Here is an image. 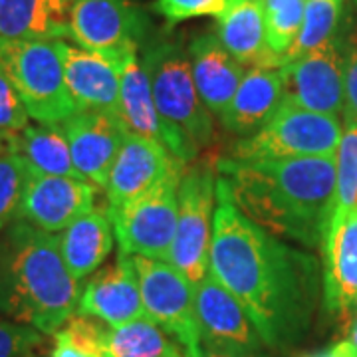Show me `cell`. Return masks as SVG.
I'll return each instance as SVG.
<instances>
[{"label":"cell","instance_id":"obj_1","mask_svg":"<svg viewBox=\"0 0 357 357\" xmlns=\"http://www.w3.org/2000/svg\"><path fill=\"white\" fill-rule=\"evenodd\" d=\"M213 274L244 307L264 345L288 347L306 332L318 292V262L244 215L229 178L217 177Z\"/></svg>","mask_w":357,"mask_h":357},{"label":"cell","instance_id":"obj_2","mask_svg":"<svg viewBox=\"0 0 357 357\" xmlns=\"http://www.w3.org/2000/svg\"><path fill=\"white\" fill-rule=\"evenodd\" d=\"M250 220L274 236L306 246L324 243L335 211V155L296 159H232L217 163Z\"/></svg>","mask_w":357,"mask_h":357},{"label":"cell","instance_id":"obj_3","mask_svg":"<svg viewBox=\"0 0 357 357\" xmlns=\"http://www.w3.org/2000/svg\"><path fill=\"white\" fill-rule=\"evenodd\" d=\"M60 238L14 218L0 232V316L54 335L79 306Z\"/></svg>","mask_w":357,"mask_h":357},{"label":"cell","instance_id":"obj_4","mask_svg":"<svg viewBox=\"0 0 357 357\" xmlns=\"http://www.w3.org/2000/svg\"><path fill=\"white\" fill-rule=\"evenodd\" d=\"M141 64L161 117L183 131L197 149L206 147L215 137L213 114L199 98L189 50L177 40H155L143 50Z\"/></svg>","mask_w":357,"mask_h":357},{"label":"cell","instance_id":"obj_5","mask_svg":"<svg viewBox=\"0 0 357 357\" xmlns=\"http://www.w3.org/2000/svg\"><path fill=\"white\" fill-rule=\"evenodd\" d=\"M0 66L38 123H64L79 112L66 84L62 40L2 44Z\"/></svg>","mask_w":357,"mask_h":357},{"label":"cell","instance_id":"obj_6","mask_svg":"<svg viewBox=\"0 0 357 357\" xmlns=\"http://www.w3.org/2000/svg\"><path fill=\"white\" fill-rule=\"evenodd\" d=\"M342 121L316 114L284 100L280 109L256 133L238 141L232 159H296L335 155L342 139Z\"/></svg>","mask_w":357,"mask_h":357},{"label":"cell","instance_id":"obj_7","mask_svg":"<svg viewBox=\"0 0 357 357\" xmlns=\"http://www.w3.org/2000/svg\"><path fill=\"white\" fill-rule=\"evenodd\" d=\"M217 206V177L206 163L189 167L178 183L177 230L169 264L181 270L192 286L208 276L213 218Z\"/></svg>","mask_w":357,"mask_h":357},{"label":"cell","instance_id":"obj_8","mask_svg":"<svg viewBox=\"0 0 357 357\" xmlns=\"http://www.w3.org/2000/svg\"><path fill=\"white\" fill-rule=\"evenodd\" d=\"M183 169L171 171L151 191L117 211H107L119 252L169 262L177 230L178 183Z\"/></svg>","mask_w":357,"mask_h":357},{"label":"cell","instance_id":"obj_9","mask_svg":"<svg viewBox=\"0 0 357 357\" xmlns=\"http://www.w3.org/2000/svg\"><path fill=\"white\" fill-rule=\"evenodd\" d=\"M131 262L139 282L145 316L173 333L191 357L203 356L195 312V286L189 278L165 260L133 256Z\"/></svg>","mask_w":357,"mask_h":357},{"label":"cell","instance_id":"obj_10","mask_svg":"<svg viewBox=\"0 0 357 357\" xmlns=\"http://www.w3.org/2000/svg\"><path fill=\"white\" fill-rule=\"evenodd\" d=\"M147 26V16L133 0H76L70 38L117 66L129 50L139 48Z\"/></svg>","mask_w":357,"mask_h":357},{"label":"cell","instance_id":"obj_11","mask_svg":"<svg viewBox=\"0 0 357 357\" xmlns=\"http://www.w3.org/2000/svg\"><path fill=\"white\" fill-rule=\"evenodd\" d=\"M119 105L117 117L129 133L155 143H161L181 165H189L199 149L192 141L173 126H169L157 112L151 84L141 64L137 48L129 50L119 62Z\"/></svg>","mask_w":357,"mask_h":357},{"label":"cell","instance_id":"obj_12","mask_svg":"<svg viewBox=\"0 0 357 357\" xmlns=\"http://www.w3.org/2000/svg\"><path fill=\"white\" fill-rule=\"evenodd\" d=\"M195 312L203 351L225 356H252L264 345L241 302L208 274L195 286Z\"/></svg>","mask_w":357,"mask_h":357},{"label":"cell","instance_id":"obj_13","mask_svg":"<svg viewBox=\"0 0 357 357\" xmlns=\"http://www.w3.org/2000/svg\"><path fill=\"white\" fill-rule=\"evenodd\" d=\"M286 102L316 114L340 117L345 109L344 54L335 40L280 68Z\"/></svg>","mask_w":357,"mask_h":357},{"label":"cell","instance_id":"obj_14","mask_svg":"<svg viewBox=\"0 0 357 357\" xmlns=\"http://www.w3.org/2000/svg\"><path fill=\"white\" fill-rule=\"evenodd\" d=\"M96 203V187L84 178L30 175L18 208L20 220L46 232H62L89 213Z\"/></svg>","mask_w":357,"mask_h":357},{"label":"cell","instance_id":"obj_15","mask_svg":"<svg viewBox=\"0 0 357 357\" xmlns=\"http://www.w3.org/2000/svg\"><path fill=\"white\" fill-rule=\"evenodd\" d=\"M62 128L77 173L84 181L105 189L128 129L117 115L103 112H77Z\"/></svg>","mask_w":357,"mask_h":357},{"label":"cell","instance_id":"obj_16","mask_svg":"<svg viewBox=\"0 0 357 357\" xmlns=\"http://www.w3.org/2000/svg\"><path fill=\"white\" fill-rule=\"evenodd\" d=\"M177 167L185 165H181L161 143L126 131L105 187L109 201L107 211H117L139 199Z\"/></svg>","mask_w":357,"mask_h":357},{"label":"cell","instance_id":"obj_17","mask_svg":"<svg viewBox=\"0 0 357 357\" xmlns=\"http://www.w3.org/2000/svg\"><path fill=\"white\" fill-rule=\"evenodd\" d=\"M79 314L119 328L145 316L139 282L131 256L119 252L112 266L93 272L79 296Z\"/></svg>","mask_w":357,"mask_h":357},{"label":"cell","instance_id":"obj_18","mask_svg":"<svg viewBox=\"0 0 357 357\" xmlns=\"http://www.w3.org/2000/svg\"><path fill=\"white\" fill-rule=\"evenodd\" d=\"M324 300L344 312L357 298V204L335 208L324 236Z\"/></svg>","mask_w":357,"mask_h":357},{"label":"cell","instance_id":"obj_19","mask_svg":"<svg viewBox=\"0 0 357 357\" xmlns=\"http://www.w3.org/2000/svg\"><path fill=\"white\" fill-rule=\"evenodd\" d=\"M187 50L199 98L206 109L220 119L241 86L246 70L230 56L215 32L199 34L191 40Z\"/></svg>","mask_w":357,"mask_h":357},{"label":"cell","instance_id":"obj_20","mask_svg":"<svg viewBox=\"0 0 357 357\" xmlns=\"http://www.w3.org/2000/svg\"><path fill=\"white\" fill-rule=\"evenodd\" d=\"M66 84L79 112L117 115L119 70L100 54L62 42Z\"/></svg>","mask_w":357,"mask_h":357},{"label":"cell","instance_id":"obj_21","mask_svg":"<svg viewBox=\"0 0 357 357\" xmlns=\"http://www.w3.org/2000/svg\"><path fill=\"white\" fill-rule=\"evenodd\" d=\"M286 100L280 68H250L220 121L236 135H252L276 115Z\"/></svg>","mask_w":357,"mask_h":357},{"label":"cell","instance_id":"obj_22","mask_svg":"<svg viewBox=\"0 0 357 357\" xmlns=\"http://www.w3.org/2000/svg\"><path fill=\"white\" fill-rule=\"evenodd\" d=\"M215 34L230 56L246 68H280L282 60L268 48L260 0H229L217 16Z\"/></svg>","mask_w":357,"mask_h":357},{"label":"cell","instance_id":"obj_23","mask_svg":"<svg viewBox=\"0 0 357 357\" xmlns=\"http://www.w3.org/2000/svg\"><path fill=\"white\" fill-rule=\"evenodd\" d=\"M76 0H0V46L70 38Z\"/></svg>","mask_w":357,"mask_h":357},{"label":"cell","instance_id":"obj_24","mask_svg":"<svg viewBox=\"0 0 357 357\" xmlns=\"http://www.w3.org/2000/svg\"><path fill=\"white\" fill-rule=\"evenodd\" d=\"M60 250L70 274L77 282L98 272L114 248V227L107 211L91 208L62 230Z\"/></svg>","mask_w":357,"mask_h":357},{"label":"cell","instance_id":"obj_25","mask_svg":"<svg viewBox=\"0 0 357 357\" xmlns=\"http://www.w3.org/2000/svg\"><path fill=\"white\" fill-rule=\"evenodd\" d=\"M4 147L20 155L34 175L82 178L72 161L64 128L58 123L28 126L18 133L4 135Z\"/></svg>","mask_w":357,"mask_h":357},{"label":"cell","instance_id":"obj_26","mask_svg":"<svg viewBox=\"0 0 357 357\" xmlns=\"http://www.w3.org/2000/svg\"><path fill=\"white\" fill-rule=\"evenodd\" d=\"M107 354L112 357H191L173 333L147 316L112 328Z\"/></svg>","mask_w":357,"mask_h":357},{"label":"cell","instance_id":"obj_27","mask_svg":"<svg viewBox=\"0 0 357 357\" xmlns=\"http://www.w3.org/2000/svg\"><path fill=\"white\" fill-rule=\"evenodd\" d=\"M342 16L344 0H306L302 28L294 40L292 48L282 58V66L335 42L342 26Z\"/></svg>","mask_w":357,"mask_h":357},{"label":"cell","instance_id":"obj_28","mask_svg":"<svg viewBox=\"0 0 357 357\" xmlns=\"http://www.w3.org/2000/svg\"><path fill=\"white\" fill-rule=\"evenodd\" d=\"M109 326L100 319L74 314L54 333L50 357H107Z\"/></svg>","mask_w":357,"mask_h":357},{"label":"cell","instance_id":"obj_29","mask_svg":"<svg viewBox=\"0 0 357 357\" xmlns=\"http://www.w3.org/2000/svg\"><path fill=\"white\" fill-rule=\"evenodd\" d=\"M260 6L264 16L268 48L282 60L292 48L294 40L302 28L306 0H260Z\"/></svg>","mask_w":357,"mask_h":357},{"label":"cell","instance_id":"obj_30","mask_svg":"<svg viewBox=\"0 0 357 357\" xmlns=\"http://www.w3.org/2000/svg\"><path fill=\"white\" fill-rule=\"evenodd\" d=\"M30 175L32 171L20 155L6 147L0 151V232L18 217Z\"/></svg>","mask_w":357,"mask_h":357},{"label":"cell","instance_id":"obj_31","mask_svg":"<svg viewBox=\"0 0 357 357\" xmlns=\"http://www.w3.org/2000/svg\"><path fill=\"white\" fill-rule=\"evenodd\" d=\"M344 126L335 151V208L357 204V123L344 121Z\"/></svg>","mask_w":357,"mask_h":357},{"label":"cell","instance_id":"obj_32","mask_svg":"<svg viewBox=\"0 0 357 357\" xmlns=\"http://www.w3.org/2000/svg\"><path fill=\"white\" fill-rule=\"evenodd\" d=\"M44 345V333L0 316V357H34Z\"/></svg>","mask_w":357,"mask_h":357},{"label":"cell","instance_id":"obj_33","mask_svg":"<svg viewBox=\"0 0 357 357\" xmlns=\"http://www.w3.org/2000/svg\"><path fill=\"white\" fill-rule=\"evenodd\" d=\"M229 0H157L155 8L165 18L167 26H175L185 20L220 16Z\"/></svg>","mask_w":357,"mask_h":357},{"label":"cell","instance_id":"obj_34","mask_svg":"<svg viewBox=\"0 0 357 357\" xmlns=\"http://www.w3.org/2000/svg\"><path fill=\"white\" fill-rule=\"evenodd\" d=\"M30 115L10 82L6 70L0 66V135H13L28 128Z\"/></svg>","mask_w":357,"mask_h":357},{"label":"cell","instance_id":"obj_35","mask_svg":"<svg viewBox=\"0 0 357 357\" xmlns=\"http://www.w3.org/2000/svg\"><path fill=\"white\" fill-rule=\"evenodd\" d=\"M344 54V84H345V109L344 121L357 123V44L347 36L342 46Z\"/></svg>","mask_w":357,"mask_h":357},{"label":"cell","instance_id":"obj_36","mask_svg":"<svg viewBox=\"0 0 357 357\" xmlns=\"http://www.w3.org/2000/svg\"><path fill=\"white\" fill-rule=\"evenodd\" d=\"M306 357H357V347L351 342H340V344L332 345L319 354H312V356Z\"/></svg>","mask_w":357,"mask_h":357},{"label":"cell","instance_id":"obj_37","mask_svg":"<svg viewBox=\"0 0 357 357\" xmlns=\"http://www.w3.org/2000/svg\"><path fill=\"white\" fill-rule=\"evenodd\" d=\"M345 314V328H347V342H351V344L357 347V298L354 300V304L349 307H345L344 310Z\"/></svg>","mask_w":357,"mask_h":357},{"label":"cell","instance_id":"obj_38","mask_svg":"<svg viewBox=\"0 0 357 357\" xmlns=\"http://www.w3.org/2000/svg\"><path fill=\"white\" fill-rule=\"evenodd\" d=\"M201 357H262L260 354H252V356H225V354H213V351H203Z\"/></svg>","mask_w":357,"mask_h":357},{"label":"cell","instance_id":"obj_39","mask_svg":"<svg viewBox=\"0 0 357 357\" xmlns=\"http://www.w3.org/2000/svg\"><path fill=\"white\" fill-rule=\"evenodd\" d=\"M347 36H349V38L354 40V42H356V44H357V22H356V24H354V28H351V32H349Z\"/></svg>","mask_w":357,"mask_h":357},{"label":"cell","instance_id":"obj_40","mask_svg":"<svg viewBox=\"0 0 357 357\" xmlns=\"http://www.w3.org/2000/svg\"><path fill=\"white\" fill-rule=\"evenodd\" d=\"M4 149V135H0V151Z\"/></svg>","mask_w":357,"mask_h":357},{"label":"cell","instance_id":"obj_41","mask_svg":"<svg viewBox=\"0 0 357 357\" xmlns=\"http://www.w3.org/2000/svg\"><path fill=\"white\" fill-rule=\"evenodd\" d=\"M107 357H112V356H107Z\"/></svg>","mask_w":357,"mask_h":357},{"label":"cell","instance_id":"obj_42","mask_svg":"<svg viewBox=\"0 0 357 357\" xmlns=\"http://www.w3.org/2000/svg\"><path fill=\"white\" fill-rule=\"evenodd\" d=\"M356 2H357V0H356Z\"/></svg>","mask_w":357,"mask_h":357}]
</instances>
